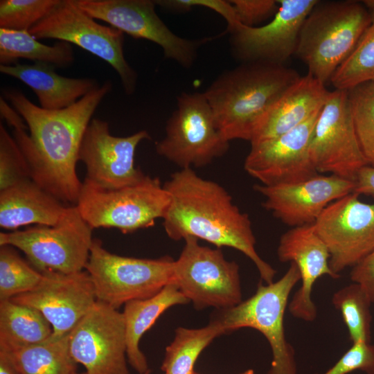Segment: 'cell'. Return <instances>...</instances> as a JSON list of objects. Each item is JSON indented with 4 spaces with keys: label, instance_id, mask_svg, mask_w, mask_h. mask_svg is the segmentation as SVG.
Listing matches in <instances>:
<instances>
[{
    "label": "cell",
    "instance_id": "7a4b0ae2",
    "mask_svg": "<svg viewBox=\"0 0 374 374\" xmlns=\"http://www.w3.org/2000/svg\"><path fill=\"white\" fill-rule=\"evenodd\" d=\"M163 186L170 204L163 226L170 239L193 237L219 249L233 248L254 263L266 284L274 282L276 271L256 250L249 215L240 210L224 187L201 177L192 168L174 172Z\"/></svg>",
    "mask_w": 374,
    "mask_h": 374
},
{
    "label": "cell",
    "instance_id": "44dd1931",
    "mask_svg": "<svg viewBox=\"0 0 374 374\" xmlns=\"http://www.w3.org/2000/svg\"><path fill=\"white\" fill-rule=\"evenodd\" d=\"M277 256L280 262L296 265L301 285L288 304L290 314L305 321H313L317 310L312 300V290L317 280L328 275L338 278L329 265L330 252L318 235L314 224L292 227L280 238Z\"/></svg>",
    "mask_w": 374,
    "mask_h": 374
},
{
    "label": "cell",
    "instance_id": "30bf717a",
    "mask_svg": "<svg viewBox=\"0 0 374 374\" xmlns=\"http://www.w3.org/2000/svg\"><path fill=\"white\" fill-rule=\"evenodd\" d=\"M29 33L37 39H56L75 44L103 60L117 72L125 92L130 95L135 91L137 74L124 56L123 33L97 23L74 0H60Z\"/></svg>",
    "mask_w": 374,
    "mask_h": 374
},
{
    "label": "cell",
    "instance_id": "5b68a950",
    "mask_svg": "<svg viewBox=\"0 0 374 374\" xmlns=\"http://www.w3.org/2000/svg\"><path fill=\"white\" fill-rule=\"evenodd\" d=\"M170 195L157 177L118 189H106L84 179L75 204L92 229L115 228L123 233L154 226L163 219Z\"/></svg>",
    "mask_w": 374,
    "mask_h": 374
},
{
    "label": "cell",
    "instance_id": "5bb4252c",
    "mask_svg": "<svg viewBox=\"0 0 374 374\" xmlns=\"http://www.w3.org/2000/svg\"><path fill=\"white\" fill-rule=\"evenodd\" d=\"M359 196L351 193L331 202L314 223L330 252V267L338 275L374 251V203Z\"/></svg>",
    "mask_w": 374,
    "mask_h": 374
},
{
    "label": "cell",
    "instance_id": "277c9868",
    "mask_svg": "<svg viewBox=\"0 0 374 374\" xmlns=\"http://www.w3.org/2000/svg\"><path fill=\"white\" fill-rule=\"evenodd\" d=\"M371 21V12L364 3L318 1L303 22L295 54L307 66L308 73L326 85Z\"/></svg>",
    "mask_w": 374,
    "mask_h": 374
},
{
    "label": "cell",
    "instance_id": "4dcf8cb0",
    "mask_svg": "<svg viewBox=\"0 0 374 374\" xmlns=\"http://www.w3.org/2000/svg\"><path fill=\"white\" fill-rule=\"evenodd\" d=\"M332 303L342 316L353 344L371 341L372 304L368 296L356 283L337 291Z\"/></svg>",
    "mask_w": 374,
    "mask_h": 374
},
{
    "label": "cell",
    "instance_id": "e0dca14e",
    "mask_svg": "<svg viewBox=\"0 0 374 374\" xmlns=\"http://www.w3.org/2000/svg\"><path fill=\"white\" fill-rule=\"evenodd\" d=\"M148 139L150 135L145 130L127 136H114L107 121L92 118L79 150V161L86 167L85 179L106 189L140 181L145 175L135 167L134 156L140 142Z\"/></svg>",
    "mask_w": 374,
    "mask_h": 374
},
{
    "label": "cell",
    "instance_id": "9c48e42d",
    "mask_svg": "<svg viewBox=\"0 0 374 374\" xmlns=\"http://www.w3.org/2000/svg\"><path fill=\"white\" fill-rule=\"evenodd\" d=\"M204 93H181L168 119L165 137L156 144L158 154L181 168L203 167L228 150Z\"/></svg>",
    "mask_w": 374,
    "mask_h": 374
},
{
    "label": "cell",
    "instance_id": "4316f807",
    "mask_svg": "<svg viewBox=\"0 0 374 374\" xmlns=\"http://www.w3.org/2000/svg\"><path fill=\"white\" fill-rule=\"evenodd\" d=\"M19 59L66 67L74 61L71 44L59 41L52 46L39 42L29 31L0 28V64L14 65Z\"/></svg>",
    "mask_w": 374,
    "mask_h": 374
},
{
    "label": "cell",
    "instance_id": "d6986e66",
    "mask_svg": "<svg viewBox=\"0 0 374 374\" xmlns=\"http://www.w3.org/2000/svg\"><path fill=\"white\" fill-rule=\"evenodd\" d=\"M319 112L287 133L251 144L244 170L265 186L299 182L318 175L309 147Z\"/></svg>",
    "mask_w": 374,
    "mask_h": 374
},
{
    "label": "cell",
    "instance_id": "ee69618b",
    "mask_svg": "<svg viewBox=\"0 0 374 374\" xmlns=\"http://www.w3.org/2000/svg\"><path fill=\"white\" fill-rule=\"evenodd\" d=\"M74 374H87V373L85 372H82V373L76 372Z\"/></svg>",
    "mask_w": 374,
    "mask_h": 374
},
{
    "label": "cell",
    "instance_id": "e575fe53",
    "mask_svg": "<svg viewBox=\"0 0 374 374\" xmlns=\"http://www.w3.org/2000/svg\"><path fill=\"white\" fill-rule=\"evenodd\" d=\"M26 159L13 136L0 124V190L30 179Z\"/></svg>",
    "mask_w": 374,
    "mask_h": 374
},
{
    "label": "cell",
    "instance_id": "3957f363",
    "mask_svg": "<svg viewBox=\"0 0 374 374\" xmlns=\"http://www.w3.org/2000/svg\"><path fill=\"white\" fill-rule=\"evenodd\" d=\"M301 75L283 64L246 62L221 73L204 92L229 141H251L269 109Z\"/></svg>",
    "mask_w": 374,
    "mask_h": 374
},
{
    "label": "cell",
    "instance_id": "836d02e7",
    "mask_svg": "<svg viewBox=\"0 0 374 374\" xmlns=\"http://www.w3.org/2000/svg\"><path fill=\"white\" fill-rule=\"evenodd\" d=\"M60 0H1L0 28L29 31Z\"/></svg>",
    "mask_w": 374,
    "mask_h": 374
},
{
    "label": "cell",
    "instance_id": "ba28073f",
    "mask_svg": "<svg viewBox=\"0 0 374 374\" xmlns=\"http://www.w3.org/2000/svg\"><path fill=\"white\" fill-rule=\"evenodd\" d=\"M92 229L77 206H66L53 226L0 233V246L21 250L40 272L73 274L85 269L93 242Z\"/></svg>",
    "mask_w": 374,
    "mask_h": 374
},
{
    "label": "cell",
    "instance_id": "60d3db41",
    "mask_svg": "<svg viewBox=\"0 0 374 374\" xmlns=\"http://www.w3.org/2000/svg\"><path fill=\"white\" fill-rule=\"evenodd\" d=\"M0 112L1 117L7 122L8 125L14 129H27L24 120L21 116L12 107L8 105L7 101L0 98Z\"/></svg>",
    "mask_w": 374,
    "mask_h": 374
},
{
    "label": "cell",
    "instance_id": "d590c367",
    "mask_svg": "<svg viewBox=\"0 0 374 374\" xmlns=\"http://www.w3.org/2000/svg\"><path fill=\"white\" fill-rule=\"evenodd\" d=\"M357 370L374 374V345L371 342L353 344L338 362L323 374H348Z\"/></svg>",
    "mask_w": 374,
    "mask_h": 374
},
{
    "label": "cell",
    "instance_id": "484cf974",
    "mask_svg": "<svg viewBox=\"0 0 374 374\" xmlns=\"http://www.w3.org/2000/svg\"><path fill=\"white\" fill-rule=\"evenodd\" d=\"M52 334L51 324L37 309L10 299L0 301V351L40 344Z\"/></svg>",
    "mask_w": 374,
    "mask_h": 374
},
{
    "label": "cell",
    "instance_id": "ac0fdd59",
    "mask_svg": "<svg viewBox=\"0 0 374 374\" xmlns=\"http://www.w3.org/2000/svg\"><path fill=\"white\" fill-rule=\"evenodd\" d=\"M33 290L10 300L39 310L51 324L52 337L69 335L96 302L93 282L87 271L73 274L42 272Z\"/></svg>",
    "mask_w": 374,
    "mask_h": 374
},
{
    "label": "cell",
    "instance_id": "ab89813d",
    "mask_svg": "<svg viewBox=\"0 0 374 374\" xmlns=\"http://www.w3.org/2000/svg\"><path fill=\"white\" fill-rule=\"evenodd\" d=\"M353 193L374 198V167L367 165L362 168L357 175Z\"/></svg>",
    "mask_w": 374,
    "mask_h": 374
},
{
    "label": "cell",
    "instance_id": "9a60e30c",
    "mask_svg": "<svg viewBox=\"0 0 374 374\" xmlns=\"http://www.w3.org/2000/svg\"><path fill=\"white\" fill-rule=\"evenodd\" d=\"M71 356L87 374H129L123 312L96 301L69 335Z\"/></svg>",
    "mask_w": 374,
    "mask_h": 374
},
{
    "label": "cell",
    "instance_id": "d4e9b609",
    "mask_svg": "<svg viewBox=\"0 0 374 374\" xmlns=\"http://www.w3.org/2000/svg\"><path fill=\"white\" fill-rule=\"evenodd\" d=\"M190 301L174 283L165 286L154 296L130 301L123 312L126 335L127 357L132 368L139 374L148 371L147 359L139 348V342L158 318L168 308Z\"/></svg>",
    "mask_w": 374,
    "mask_h": 374
},
{
    "label": "cell",
    "instance_id": "83f0119b",
    "mask_svg": "<svg viewBox=\"0 0 374 374\" xmlns=\"http://www.w3.org/2000/svg\"><path fill=\"white\" fill-rule=\"evenodd\" d=\"M3 353L8 355L20 374H74L77 372L78 364L69 352V335L61 338L51 337L40 344Z\"/></svg>",
    "mask_w": 374,
    "mask_h": 374
},
{
    "label": "cell",
    "instance_id": "6da1fadb",
    "mask_svg": "<svg viewBox=\"0 0 374 374\" xmlns=\"http://www.w3.org/2000/svg\"><path fill=\"white\" fill-rule=\"evenodd\" d=\"M112 88L107 80L60 110L42 109L21 91H3V98L29 130L28 134L27 129H14L12 136L28 164L31 179L62 202H78L82 186L76 172L80 145L93 113Z\"/></svg>",
    "mask_w": 374,
    "mask_h": 374
},
{
    "label": "cell",
    "instance_id": "1f68e13d",
    "mask_svg": "<svg viewBox=\"0 0 374 374\" xmlns=\"http://www.w3.org/2000/svg\"><path fill=\"white\" fill-rule=\"evenodd\" d=\"M42 272L28 265L10 245L0 246V301L34 290Z\"/></svg>",
    "mask_w": 374,
    "mask_h": 374
},
{
    "label": "cell",
    "instance_id": "f1b7e54d",
    "mask_svg": "<svg viewBox=\"0 0 374 374\" xmlns=\"http://www.w3.org/2000/svg\"><path fill=\"white\" fill-rule=\"evenodd\" d=\"M225 334L215 320L201 328L179 327L166 348L161 369L165 374H193V367L203 350L217 336Z\"/></svg>",
    "mask_w": 374,
    "mask_h": 374
},
{
    "label": "cell",
    "instance_id": "d6a6232c",
    "mask_svg": "<svg viewBox=\"0 0 374 374\" xmlns=\"http://www.w3.org/2000/svg\"><path fill=\"white\" fill-rule=\"evenodd\" d=\"M354 125L362 154L374 167V81L348 90Z\"/></svg>",
    "mask_w": 374,
    "mask_h": 374
},
{
    "label": "cell",
    "instance_id": "603a6c76",
    "mask_svg": "<svg viewBox=\"0 0 374 374\" xmlns=\"http://www.w3.org/2000/svg\"><path fill=\"white\" fill-rule=\"evenodd\" d=\"M55 66L44 62L0 64V71L24 82L37 96L39 107L46 110L65 109L100 85L91 78H66Z\"/></svg>",
    "mask_w": 374,
    "mask_h": 374
},
{
    "label": "cell",
    "instance_id": "b9f144b4",
    "mask_svg": "<svg viewBox=\"0 0 374 374\" xmlns=\"http://www.w3.org/2000/svg\"><path fill=\"white\" fill-rule=\"evenodd\" d=\"M0 374H20L6 354L0 352Z\"/></svg>",
    "mask_w": 374,
    "mask_h": 374
},
{
    "label": "cell",
    "instance_id": "cb8c5ba5",
    "mask_svg": "<svg viewBox=\"0 0 374 374\" xmlns=\"http://www.w3.org/2000/svg\"><path fill=\"white\" fill-rule=\"evenodd\" d=\"M66 206L31 179L0 190V226L16 231L30 224L53 226Z\"/></svg>",
    "mask_w": 374,
    "mask_h": 374
},
{
    "label": "cell",
    "instance_id": "74e56055",
    "mask_svg": "<svg viewBox=\"0 0 374 374\" xmlns=\"http://www.w3.org/2000/svg\"><path fill=\"white\" fill-rule=\"evenodd\" d=\"M156 4L174 10H188L193 6H204L222 16L227 22V29L233 27L238 19L229 1L223 0H165L155 1Z\"/></svg>",
    "mask_w": 374,
    "mask_h": 374
},
{
    "label": "cell",
    "instance_id": "7c38bea8",
    "mask_svg": "<svg viewBox=\"0 0 374 374\" xmlns=\"http://www.w3.org/2000/svg\"><path fill=\"white\" fill-rule=\"evenodd\" d=\"M310 157L318 172L355 181L367 163L357 140L348 91H330L312 134Z\"/></svg>",
    "mask_w": 374,
    "mask_h": 374
},
{
    "label": "cell",
    "instance_id": "bcb514c9",
    "mask_svg": "<svg viewBox=\"0 0 374 374\" xmlns=\"http://www.w3.org/2000/svg\"><path fill=\"white\" fill-rule=\"evenodd\" d=\"M193 374H198V373H197L194 372V373H193Z\"/></svg>",
    "mask_w": 374,
    "mask_h": 374
},
{
    "label": "cell",
    "instance_id": "7bdbcfd3",
    "mask_svg": "<svg viewBox=\"0 0 374 374\" xmlns=\"http://www.w3.org/2000/svg\"><path fill=\"white\" fill-rule=\"evenodd\" d=\"M241 374H254V372L251 369L247 370L246 371L243 372Z\"/></svg>",
    "mask_w": 374,
    "mask_h": 374
},
{
    "label": "cell",
    "instance_id": "8d00e7d4",
    "mask_svg": "<svg viewBox=\"0 0 374 374\" xmlns=\"http://www.w3.org/2000/svg\"><path fill=\"white\" fill-rule=\"evenodd\" d=\"M238 21L244 26L253 27L265 19L274 16L279 3L276 0H231Z\"/></svg>",
    "mask_w": 374,
    "mask_h": 374
},
{
    "label": "cell",
    "instance_id": "2e32d148",
    "mask_svg": "<svg viewBox=\"0 0 374 374\" xmlns=\"http://www.w3.org/2000/svg\"><path fill=\"white\" fill-rule=\"evenodd\" d=\"M318 0H279V8L270 22L247 26L237 22L227 29L234 57L246 62L283 64L296 53L303 22Z\"/></svg>",
    "mask_w": 374,
    "mask_h": 374
},
{
    "label": "cell",
    "instance_id": "f35d334b",
    "mask_svg": "<svg viewBox=\"0 0 374 374\" xmlns=\"http://www.w3.org/2000/svg\"><path fill=\"white\" fill-rule=\"evenodd\" d=\"M350 279L359 284L374 303V251L352 267Z\"/></svg>",
    "mask_w": 374,
    "mask_h": 374
},
{
    "label": "cell",
    "instance_id": "ffe728a7",
    "mask_svg": "<svg viewBox=\"0 0 374 374\" xmlns=\"http://www.w3.org/2000/svg\"><path fill=\"white\" fill-rule=\"evenodd\" d=\"M355 181L330 175H317L295 183L274 186L256 184L265 197V209L290 226L314 223L332 202L353 192Z\"/></svg>",
    "mask_w": 374,
    "mask_h": 374
},
{
    "label": "cell",
    "instance_id": "7402d4cb",
    "mask_svg": "<svg viewBox=\"0 0 374 374\" xmlns=\"http://www.w3.org/2000/svg\"><path fill=\"white\" fill-rule=\"evenodd\" d=\"M329 91L310 73L301 76L265 114L251 144L279 136L308 121L321 110Z\"/></svg>",
    "mask_w": 374,
    "mask_h": 374
},
{
    "label": "cell",
    "instance_id": "52a82bcc",
    "mask_svg": "<svg viewBox=\"0 0 374 374\" xmlns=\"http://www.w3.org/2000/svg\"><path fill=\"white\" fill-rule=\"evenodd\" d=\"M174 263L168 256L155 259L118 256L93 238L85 271L97 301L118 309L130 301L151 297L172 283Z\"/></svg>",
    "mask_w": 374,
    "mask_h": 374
},
{
    "label": "cell",
    "instance_id": "8992f818",
    "mask_svg": "<svg viewBox=\"0 0 374 374\" xmlns=\"http://www.w3.org/2000/svg\"><path fill=\"white\" fill-rule=\"evenodd\" d=\"M299 280V269L291 262L276 282L266 285L259 283L253 296L233 307L220 310L214 318L225 334L251 328L265 337L273 354L271 368L267 374H296L294 349L285 338L283 323L289 296Z\"/></svg>",
    "mask_w": 374,
    "mask_h": 374
},
{
    "label": "cell",
    "instance_id": "8fae6325",
    "mask_svg": "<svg viewBox=\"0 0 374 374\" xmlns=\"http://www.w3.org/2000/svg\"><path fill=\"white\" fill-rule=\"evenodd\" d=\"M184 241L175 260L172 283L198 310H223L242 302L238 265L226 260L220 249L202 246L195 238Z\"/></svg>",
    "mask_w": 374,
    "mask_h": 374
},
{
    "label": "cell",
    "instance_id": "f6af8a7d",
    "mask_svg": "<svg viewBox=\"0 0 374 374\" xmlns=\"http://www.w3.org/2000/svg\"><path fill=\"white\" fill-rule=\"evenodd\" d=\"M143 374H150V371L148 370V371H146V372L144 373Z\"/></svg>",
    "mask_w": 374,
    "mask_h": 374
},
{
    "label": "cell",
    "instance_id": "4fadbf2b",
    "mask_svg": "<svg viewBox=\"0 0 374 374\" xmlns=\"http://www.w3.org/2000/svg\"><path fill=\"white\" fill-rule=\"evenodd\" d=\"M75 3L93 19L104 21L136 39H145L161 47L166 57L190 68L198 48L211 38L188 39L173 33L159 17L155 1L74 0Z\"/></svg>",
    "mask_w": 374,
    "mask_h": 374
},
{
    "label": "cell",
    "instance_id": "f546056e",
    "mask_svg": "<svg viewBox=\"0 0 374 374\" xmlns=\"http://www.w3.org/2000/svg\"><path fill=\"white\" fill-rule=\"evenodd\" d=\"M362 2L371 12V21L353 51L332 75L330 82L335 89L348 91L374 81V0Z\"/></svg>",
    "mask_w": 374,
    "mask_h": 374
}]
</instances>
